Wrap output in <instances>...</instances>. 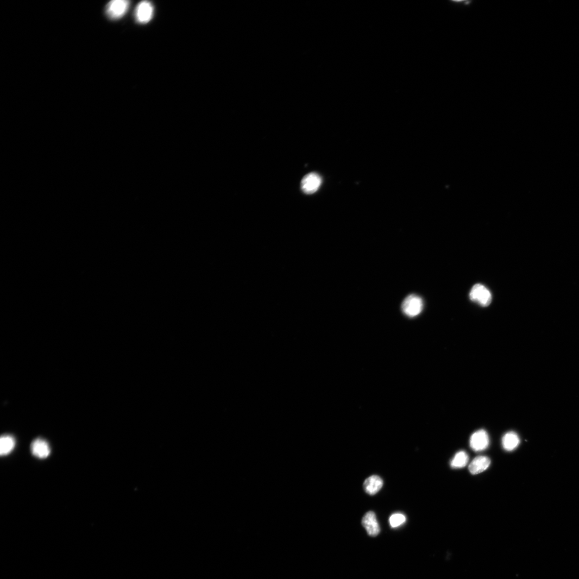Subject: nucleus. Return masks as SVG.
Segmentation results:
<instances>
[{
  "label": "nucleus",
  "instance_id": "6e6552de",
  "mask_svg": "<svg viewBox=\"0 0 579 579\" xmlns=\"http://www.w3.org/2000/svg\"><path fill=\"white\" fill-rule=\"evenodd\" d=\"M31 450L35 456L40 458L47 457L51 453V449L48 443L45 440L41 438L34 440L31 444Z\"/></svg>",
  "mask_w": 579,
  "mask_h": 579
},
{
  "label": "nucleus",
  "instance_id": "423d86ee",
  "mask_svg": "<svg viewBox=\"0 0 579 579\" xmlns=\"http://www.w3.org/2000/svg\"><path fill=\"white\" fill-rule=\"evenodd\" d=\"M489 445V438L488 433L485 430H478L472 434L470 439V445L474 451H483L488 448Z\"/></svg>",
  "mask_w": 579,
  "mask_h": 579
},
{
  "label": "nucleus",
  "instance_id": "9d476101",
  "mask_svg": "<svg viewBox=\"0 0 579 579\" xmlns=\"http://www.w3.org/2000/svg\"><path fill=\"white\" fill-rule=\"evenodd\" d=\"M382 486V480L376 475L369 477L364 483L365 492L370 495H374L378 493Z\"/></svg>",
  "mask_w": 579,
  "mask_h": 579
},
{
  "label": "nucleus",
  "instance_id": "f8f14e48",
  "mask_svg": "<svg viewBox=\"0 0 579 579\" xmlns=\"http://www.w3.org/2000/svg\"><path fill=\"white\" fill-rule=\"evenodd\" d=\"M15 446V441L13 437L10 435L5 434L0 439V454L1 455H6L13 450Z\"/></svg>",
  "mask_w": 579,
  "mask_h": 579
},
{
  "label": "nucleus",
  "instance_id": "f03ea898",
  "mask_svg": "<svg viewBox=\"0 0 579 579\" xmlns=\"http://www.w3.org/2000/svg\"><path fill=\"white\" fill-rule=\"evenodd\" d=\"M471 301L483 307L490 305L492 301V294L489 290L481 284H476L472 288L469 293Z\"/></svg>",
  "mask_w": 579,
  "mask_h": 579
},
{
  "label": "nucleus",
  "instance_id": "39448f33",
  "mask_svg": "<svg viewBox=\"0 0 579 579\" xmlns=\"http://www.w3.org/2000/svg\"><path fill=\"white\" fill-rule=\"evenodd\" d=\"M322 183V179L317 173H310L305 176L301 182L302 191L307 194L316 193Z\"/></svg>",
  "mask_w": 579,
  "mask_h": 579
},
{
  "label": "nucleus",
  "instance_id": "9b49d317",
  "mask_svg": "<svg viewBox=\"0 0 579 579\" xmlns=\"http://www.w3.org/2000/svg\"><path fill=\"white\" fill-rule=\"evenodd\" d=\"M520 444L518 434L514 432H509L503 436L502 439L503 448L507 451L515 450Z\"/></svg>",
  "mask_w": 579,
  "mask_h": 579
},
{
  "label": "nucleus",
  "instance_id": "0eeeda50",
  "mask_svg": "<svg viewBox=\"0 0 579 579\" xmlns=\"http://www.w3.org/2000/svg\"><path fill=\"white\" fill-rule=\"evenodd\" d=\"M362 523L370 537H375L379 534L380 526L377 521L375 514L373 512L369 511L365 514Z\"/></svg>",
  "mask_w": 579,
  "mask_h": 579
},
{
  "label": "nucleus",
  "instance_id": "7ed1b4c3",
  "mask_svg": "<svg viewBox=\"0 0 579 579\" xmlns=\"http://www.w3.org/2000/svg\"><path fill=\"white\" fill-rule=\"evenodd\" d=\"M130 2L125 0H113L106 5V14L112 20H117L126 14Z\"/></svg>",
  "mask_w": 579,
  "mask_h": 579
},
{
  "label": "nucleus",
  "instance_id": "f257e3e1",
  "mask_svg": "<svg viewBox=\"0 0 579 579\" xmlns=\"http://www.w3.org/2000/svg\"><path fill=\"white\" fill-rule=\"evenodd\" d=\"M423 306L422 299L416 294H411L403 301L402 310L407 316L414 318L422 311Z\"/></svg>",
  "mask_w": 579,
  "mask_h": 579
},
{
  "label": "nucleus",
  "instance_id": "ddd939ff",
  "mask_svg": "<svg viewBox=\"0 0 579 579\" xmlns=\"http://www.w3.org/2000/svg\"><path fill=\"white\" fill-rule=\"evenodd\" d=\"M469 461V456L467 453L464 451H460L456 453L455 457L451 462V467L453 468H461L466 466Z\"/></svg>",
  "mask_w": 579,
  "mask_h": 579
},
{
  "label": "nucleus",
  "instance_id": "1a4fd4ad",
  "mask_svg": "<svg viewBox=\"0 0 579 579\" xmlns=\"http://www.w3.org/2000/svg\"><path fill=\"white\" fill-rule=\"evenodd\" d=\"M490 459L487 456H479L475 457L469 466L471 474L477 475L486 470L490 466Z\"/></svg>",
  "mask_w": 579,
  "mask_h": 579
},
{
  "label": "nucleus",
  "instance_id": "20e7f679",
  "mask_svg": "<svg viewBox=\"0 0 579 579\" xmlns=\"http://www.w3.org/2000/svg\"><path fill=\"white\" fill-rule=\"evenodd\" d=\"M154 11V6L152 3L149 1L141 2L138 4L135 9L136 21L141 24L149 22L153 17Z\"/></svg>",
  "mask_w": 579,
  "mask_h": 579
},
{
  "label": "nucleus",
  "instance_id": "4468645a",
  "mask_svg": "<svg viewBox=\"0 0 579 579\" xmlns=\"http://www.w3.org/2000/svg\"><path fill=\"white\" fill-rule=\"evenodd\" d=\"M406 520L405 516L404 514L401 513L394 514L389 518L390 525L392 528L398 527L405 523Z\"/></svg>",
  "mask_w": 579,
  "mask_h": 579
}]
</instances>
